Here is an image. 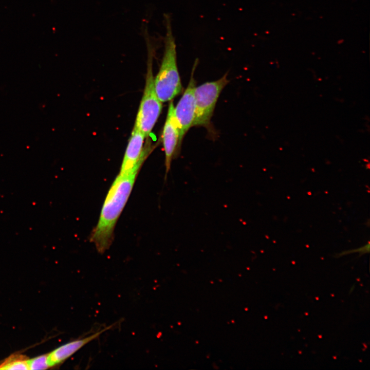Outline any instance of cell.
<instances>
[{"mask_svg":"<svg viewBox=\"0 0 370 370\" xmlns=\"http://www.w3.org/2000/svg\"><path fill=\"white\" fill-rule=\"evenodd\" d=\"M139 172L119 173L107 192L99 220L90 237V242L100 253H104L113 242L116 223L127 201Z\"/></svg>","mask_w":370,"mask_h":370,"instance_id":"obj_1","label":"cell"},{"mask_svg":"<svg viewBox=\"0 0 370 370\" xmlns=\"http://www.w3.org/2000/svg\"><path fill=\"white\" fill-rule=\"evenodd\" d=\"M164 18L165 28L164 52L159 71L154 79L156 92L162 103L172 101L181 92L182 87L177 66L176 45L171 17L165 14Z\"/></svg>","mask_w":370,"mask_h":370,"instance_id":"obj_2","label":"cell"},{"mask_svg":"<svg viewBox=\"0 0 370 370\" xmlns=\"http://www.w3.org/2000/svg\"><path fill=\"white\" fill-rule=\"evenodd\" d=\"M145 37L148 51L147 72L143 94L134 125L145 138H147L161 114L162 102L158 98L154 86L153 60L155 49L149 37Z\"/></svg>","mask_w":370,"mask_h":370,"instance_id":"obj_3","label":"cell"},{"mask_svg":"<svg viewBox=\"0 0 370 370\" xmlns=\"http://www.w3.org/2000/svg\"><path fill=\"white\" fill-rule=\"evenodd\" d=\"M227 75L226 73L218 80L195 87V110L193 126L209 125L220 92L229 82Z\"/></svg>","mask_w":370,"mask_h":370,"instance_id":"obj_4","label":"cell"},{"mask_svg":"<svg viewBox=\"0 0 370 370\" xmlns=\"http://www.w3.org/2000/svg\"><path fill=\"white\" fill-rule=\"evenodd\" d=\"M197 62L194 64L189 84L177 104L174 106V115L179 128L178 147L180 149L182 139L189 130L193 126L195 117V101L194 90L196 81L194 72Z\"/></svg>","mask_w":370,"mask_h":370,"instance_id":"obj_5","label":"cell"},{"mask_svg":"<svg viewBox=\"0 0 370 370\" xmlns=\"http://www.w3.org/2000/svg\"><path fill=\"white\" fill-rule=\"evenodd\" d=\"M145 137L134 125L124 155L119 173L124 174L140 171L143 162L151 151L144 147Z\"/></svg>","mask_w":370,"mask_h":370,"instance_id":"obj_6","label":"cell"},{"mask_svg":"<svg viewBox=\"0 0 370 370\" xmlns=\"http://www.w3.org/2000/svg\"><path fill=\"white\" fill-rule=\"evenodd\" d=\"M179 131L174 115V105L172 100L170 101L162 134L165 154V178L170 170L172 161L179 149Z\"/></svg>","mask_w":370,"mask_h":370,"instance_id":"obj_7","label":"cell"},{"mask_svg":"<svg viewBox=\"0 0 370 370\" xmlns=\"http://www.w3.org/2000/svg\"><path fill=\"white\" fill-rule=\"evenodd\" d=\"M111 327L112 326H109L85 338L67 343L53 350L47 354V359L49 367L63 362L85 345L97 338L101 334Z\"/></svg>","mask_w":370,"mask_h":370,"instance_id":"obj_8","label":"cell"},{"mask_svg":"<svg viewBox=\"0 0 370 370\" xmlns=\"http://www.w3.org/2000/svg\"><path fill=\"white\" fill-rule=\"evenodd\" d=\"M28 360L22 355H13L0 364V369H29Z\"/></svg>","mask_w":370,"mask_h":370,"instance_id":"obj_9","label":"cell"},{"mask_svg":"<svg viewBox=\"0 0 370 370\" xmlns=\"http://www.w3.org/2000/svg\"><path fill=\"white\" fill-rule=\"evenodd\" d=\"M28 365L29 369H45L49 368L47 354L28 359Z\"/></svg>","mask_w":370,"mask_h":370,"instance_id":"obj_10","label":"cell"},{"mask_svg":"<svg viewBox=\"0 0 370 370\" xmlns=\"http://www.w3.org/2000/svg\"><path fill=\"white\" fill-rule=\"evenodd\" d=\"M369 250V244L368 242L367 244L365 245L364 246H363L361 247H360V248H357L355 249L349 250V251H343L342 253L339 254V255H345V254L353 253V252H358L360 254H363L368 252Z\"/></svg>","mask_w":370,"mask_h":370,"instance_id":"obj_11","label":"cell"}]
</instances>
